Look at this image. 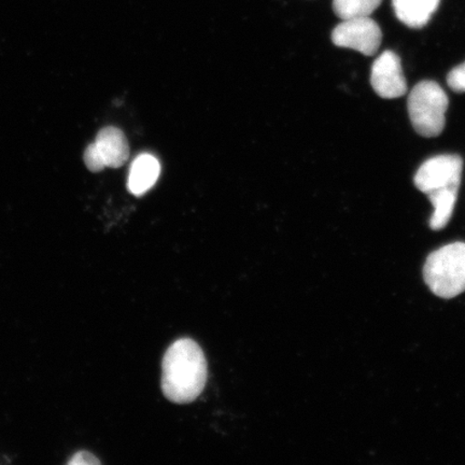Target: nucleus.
I'll return each mask as SVG.
<instances>
[{"label":"nucleus","mask_w":465,"mask_h":465,"mask_svg":"<svg viewBox=\"0 0 465 465\" xmlns=\"http://www.w3.org/2000/svg\"><path fill=\"white\" fill-rule=\"evenodd\" d=\"M207 382V361L194 341L183 339L167 349L163 359L162 391L166 399L188 404L200 397Z\"/></svg>","instance_id":"obj_1"},{"label":"nucleus","mask_w":465,"mask_h":465,"mask_svg":"<svg viewBox=\"0 0 465 465\" xmlns=\"http://www.w3.org/2000/svg\"><path fill=\"white\" fill-rule=\"evenodd\" d=\"M424 282L435 295L452 299L465 291V242H453L429 255Z\"/></svg>","instance_id":"obj_2"},{"label":"nucleus","mask_w":465,"mask_h":465,"mask_svg":"<svg viewBox=\"0 0 465 465\" xmlns=\"http://www.w3.org/2000/svg\"><path fill=\"white\" fill-rule=\"evenodd\" d=\"M449 106L450 100L445 91L430 80L416 84L407 101L412 127L426 138L438 137L443 133Z\"/></svg>","instance_id":"obj_3"},{"label":"nucleus","mask_w":465,"mask_h":465,"mask_svg":"<svg viewBox=\"0 0 465 465\" xmlns=\"http://www.w3.org/2000/svg\"><path fill=\"white\" fill-rule=\"evenodd\" d=\"M463 160L457 154H441L424 162L414 178L416 188L424 194L441 189L460 188Z\"/></svg>","instance_id":"obj_4"},{"label":"nucleus","mask_w":465,"mask_h":465,"mask_svg":"<svg viewBox=\"0 0 465 465\" xmlns=\"http://www.w3.org/2000/svg\"><path fill=\"white\" fill-rule=\"evenodd\" d=\"M332 42L340 48L352 49L366 56H371L380 50L382 33L380 25L371 17L344 20L331 35Z\"/></svg>","instance_id":"obj_5"},{"label":"nucleus","mask_w":465,"mask_h":465,"mask_svg":"<svg viewBox=\"0 0 465 465\" xmlns=\"http://www.w3.org/2000/svg\"><path fill=\"white\" fill-rule=\"evenodd\" d=\"M371 84L376 94L386 100L402 97L407 92V83L402 64L398 54L388 50L377 58L371 67Z\"/></svg>","instance_id":"obj_6"},{"label":"nucleus","mask_w":465,"mask_h":465,"mask_svg":"<svg viewBox=\"0 0 465 465\" xmlns=\"http://www.w3.org/2000/svg\"><path fill=\"white\" fill-rule=\"evenodd\" d=\"M95 144L107 167L119 168L129 160V142H127L124 133L116 127H104L97 134Z\"/></svg>","instance_id":"obj_7"},{"label":"nucleus","mask_w":465,"mask_h":465,"mask_svg":"<svg viewBox=\"0 0 465 465\" xmlns=\"http://www.w3.org/2000/svg\"><path fill=\"white\" fill-rule=\"evenodd\" d=\"M161 165L155 156L143 153L133 162L127 188L132 194L142 196L158 182Z\"/></svg>","instance_id":"obj_8"},{"label":"nucleus","mask_w":465,"mask_h":465,"mask_svg":"<svg viewBox=\"0 0 465 465\" xmlns=\"http://www.w3.org/2000/svg\"><path fill=\"white\" fill-rule=\"evenodd\" d=\"M440 4V0H392L395 15L411 28L426 26Z\"/></svg>","instance_id":"obj_9"},{"label":"nucleus","mask_w":465,"mask_h":465,"mask_svg":"<svg viewBox=\"0 0 465 465\" xmlns=\"http://www.w3.org/2000/svg\"><path fill=\"white\" fill-rule=\"evenodd\" d=\"M458 189H441L430 192V202L434 206V213L430 219V228L440 231L450 223L458 199Z\"/></svg>","instance_id":"obj_10"},{"label":"nucleus","mask_w":465,"mask_h":465,"mask_svg":"<svg viewBox=\"0 0 465 465\" xmlns=\"http://www.w3.org/2000/svg\"><path fill=\"white\" fill-rule=\"evenodd\" d=\"M382 0H333L334 14L342 21L369 17Z\"/></svg>","instance_id":"obj_11"},{"label":"nucleus","mask_w":465,"mask_h":465,"mask_svg":"<svg viewBox=\"0 0 465 465\" xmlns=\"http://www.w3.org/2000/svg\"><path fill=\"white\" fill-rule=\"evenodd\" d=\"M84 163L87 168L91 172L98 173L102 172L104 168H106V163L103 158L100 150L96 147L95 143L89 145L84 153Z\"/></svg>","instance_id":"obj_12"},{"label":"nucleus","mask_w":465,"mask_h":465,"mask_svg":"<svg viewBox=\"0 0 465 465\" xmlns=\"http://www.w3.org/2000/svg\"><path fill=\"white\" fill-rule=\"evenodd\" d=\"M447 84L453 92L465 93V62L452 69L447 75Z\"/></svg>","instance_id":"obj_13"},{"label":"nucleus","mask_w":465,"mask_h":465,"mask_svg":"<svg viewBox=\"0 0 465 465\" xmlns=\"http://www.w3.org/2000/svg\"><path fill=\"white\" fill-rule=\"evenodd\" d=\"M69 464H100L101 461L97 460L95 456H93L92 453L87 451H80L75 453V455L72 458V460L68 462Z\"/></svg>","instance_id":"obj_14"}]
</instances>
